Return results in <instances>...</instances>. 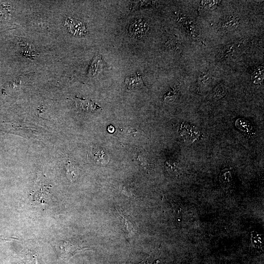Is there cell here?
Here are the masks:
<instances>
[{"label":"cell","mask_w":264,"mask_h":264,"mask_svg":"<svg viewBox=\"0 0 264 264\" xmlns=\"http://www.w3.org/2000/svg\"><path fill=\"white\" fill-rule=\"evenodd\" d=\"M148 29V25L147 22L139 19L135 20L130 24L129 32L132 36H140L145 34Z\"/></svg>","instance_id":"obj_1"},{"label":"cell","mask_w":264,"mask_h":264,"mask_svg":"<svg viewBox=\"0 0 264 264\" xmlns=\"http://www.w3.org/2000/svg\"><path fill=\"white\" fill-rule=\"evenodd\" d=\"M74 104L76 107L86 111H93L100 108L92 101L89 99H81L78 97H75Z\"/></svg>","instance_id":"obj_2"},{"label":"cell","mask_w":264,"mask_h":264,"mask_svg":"<svg viewBox=\"0 0 264 264\" xmlns=\"http://www.w3.org/2000/svg\"><path fill=\"white\" fill-rule=\"evenodd\" d=\"M165 169L168 173L173 176H179L183 172V169L179 163L168 160L165 163Z\"/></svg>","instance_id":"obj_3"},{"label":"cell","mask_w":264,"mask_h":264,"mask_svg":"<svg viewBox=\"0 0 264 264\" xmlns=\"http://www.w3.org/2000/svg\"><path fill=\"white\" fill-rule=\"evenodd\" d=\"M63 246H64V247L62 248V250L64 253L63 255L66 258H70L79 251L88 249V248L81 247L79 245L71 244L68 242H65Z\"/></svg>","instance_id":"obj_4"},{"label":"cell","mask_w":264,"mask_h":264,"mask_svg":"<svg viewBox=\"0 0 264 264\" xmlns=\"http://www.w3.org/2000/svg\"><path fill=\"white\" fill-rule=\"evenodd\" d=\"M126 84L129 89H133L143 85V81L140 75L127 77L125 81Z\"/></svg>","instance_id":"obj_5"},{"label":"cell","mask_w":264,"mask_h":264,"mask_svg":"<svg viewBox=\"0 0 264 264\" xmlns=\"http://www.w3.org/2000/svg\"><path fill=\"white\" fill-rule=\"evenodd\" d=\"M120 216H121V222L123 229L124 232L128 236H132L134 232V227L132 222H131L126 216L122 215L119 212Z\"/></svg>","instance_id":"obj_6"},{"label":"cell","mask_w":264,"mask_h":264,"mask_svg":"<svg viewBox=\"0 0 264 264\" xmlns=\"http://www.w3.org/2000/svg\"><path fill=\"white\" fill-rule=\"evenodd\" d=\"M101 62V58L100 56H96L93 58L88 70V76L93 77L97 74Z\"/></svg>","instance_id":"obj_7"},{"label":"cell","mask_w":264,"mask_h":264,"mask_svg":"<svg viewBox=\"0 0 264 264\" xmlns=\"http://www.w3.org/2000/svg\"><path fill=\"white\" fill-rule=\"evenodd\" d=\"M264 78V67L260 66L256 68L253 71L251 79L254 83H261Z\"/></svg>","instance_id":"obj_8"},{"label":"cell","mask_w":264,"mask_h":264,"mask_svg":"<svg viewBox=\"0 0 264 264\" xmlns=\"http://www.w3.org/2000/svg\"><path fill=\"white\" fill-rule=\"evenodd\" d=\"M178 94V92L176 88H171L164 95L163 100L166 102H172L176 98Z\"/></svg>","instance_id":"obj_9"},{"label":"cell","mask_w":264,"mask_h":264,"mask_svg":"<svg viewBox=\"0 0 264 264\" xmlns=\"http://www.w3.org/2000/svg\"><path fill=\"white\" fill-rule=\"evenodd\" d=\"M238 24V19L234 16H230L225 19L222 26L226 28H236Z\"/></svg>","instance_id":"obj_10"},{"label":"cell","mask_w":264,"mask_h":264,"mask_svg":"<svg viewBox=\"0 0 264 264\" xmlns=\"http://www.w3.org/2000/svg\"><path fill=\"white\" fill-rule=\"evenodd\" d=\"M226 93L225 87L222 84L218 85L213 90V96L216 99H220L223 97Z\"/></svg>","instance_id":"obj_11"},{"label":"cell","mask_w":264,"mask_h":264,"mask_svg":"<svg viewBox=\"0 0 264 264\" xmlns=\"http://www.w3.org/2000/svg\"><path fill=\"white\" fill-rule=\"evenodd\" d=\"M66 175L67 178L72 181L76 176V170L74 166L70 162H68L66 167Z\"/></svg>","instance_id":"obj_12"},{"label":"cell","mask_w":264,"mask_h":264,"mask_svg":"<svg viewBox=\"0 0 264 264\" xmlns=\"http://www.w3.org/2000/svg\"><path fill=\"white\" fill-rule=\"evenodd\" d=\"M14 239H17L16 238H0V242L1 241H12Z\"/></svg>","instance_id":"obj_13"},{"label":"cell","mask_w":264,"mask_h":264,"mask_svg":"<svg viewBox=\"0 0 264 264\" xmlns=\"http://www.w3.org/2000/svg\"><path fill=\"white\" fill-rule=\"evenodd\" d=\"M114 130V128L111 126H110L108 127V131L110 132H113Z\"/></svg>","instance_id":"obj_14"},{"label":"cell","mask_w":264,"mask_h":264,"mask_svg":"<svg viewBox=\"0 0 264 264\" xmlns=\"http://www.w3.org/2000/svg\"><path fill=\"white\" fill-rule=\"evenodd\" d=\"M138 264H146V263L144 261H142V262L139 263Z\"/></svg>","instance_id":"obj_15"}]
</instances>
